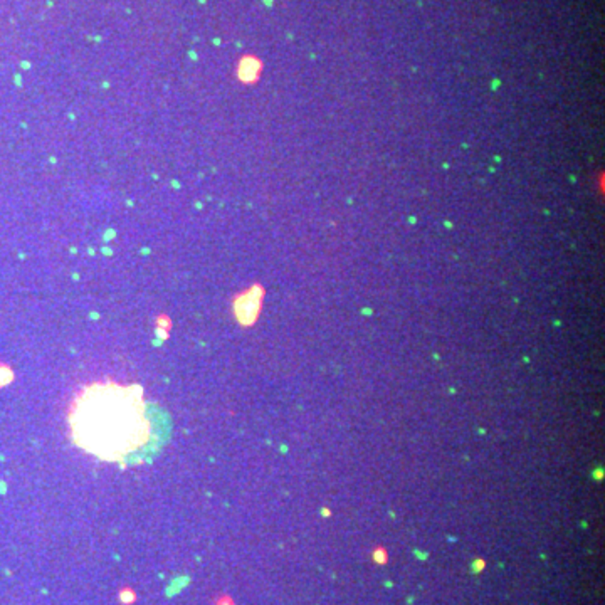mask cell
<instances>
[{
	"label": "cell",
	"mask_w": 605,
	"mask_h": 605,
	"mask_svg": "<svg viewBox=\"0 0 605 605\" xmlns=\"http://www.w3.org/2000/svg\"><path fill=\"white\" fill-rule=\"evenodd\" d=\"M261 71H263V64H261V61H257L256 57L252 56H246L244 59L239 63L237 68L239 81H242V83L246 84L256 83V81L259 79Z\"/></svg>",
	"instance_id": "cell-3"
},
{
	"label": "cell",
	"mask_w": 605,
	"mask_h": 605,
	"mask_svg": "<svg viewBox=\"0 0 605 605\" xmlns=\"http://www.w3.org/2000/svg\"><path fill=\"white\" fill-rule=\"evenodd\" d=\"M377 555H379V562H380V564H381V562L387 560V553H385V550L379 548V550H377Z\"/></svg>",
	"instance_id": "cell-4"
},
{
	"label": "cell",
	"mask_w": 605,
	"mask_h": 605,
	"mask_svg": "<svg viewBox=\"0 0 605 605\" xmlns=\"http://www.w3.org/2000/svg\"><path fill=\"white\" fill-rule=\"evenodd\" d=\"M75 444L110 462H140L163 448L170 433L167 414L143 399L137 385L92 384L69 412Z\"/></svg>",
	"instance_id": "cell-1"
},
{
	"label": "cell",
	"mask_w": 605,
	"mask_h": 605,
	"mask_svg": "<svg viewBox=\"0 0 605 605\" xmlns=\"http://www.w3.org/2000/svg\"><path fill=\"white\" fill-rule=\"evenodd\" d=\"M261 301H263V290L259 286H254L252 290L239 296L234 303V313L241 325L249 326L256 321L261 311Z\"/></svg>",
	"instance_id": "cell-2"
}]
</instances>
